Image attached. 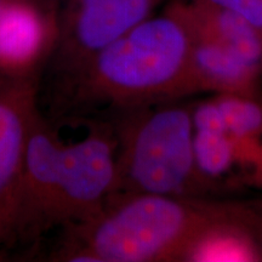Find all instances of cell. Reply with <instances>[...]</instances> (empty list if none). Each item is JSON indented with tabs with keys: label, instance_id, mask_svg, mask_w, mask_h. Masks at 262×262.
<instances>
[{
	"label": "cell",
	"instance_id": "3",
	"mask_svg": "<svg viewBox=\"0 0 262 262\" xmlns=\"http://www.w3.org/2000/svg\"><path fill=\"white\" fill-rule=\"evenodd\" d=\"M244 204L153 193H117L100 211L61 228L50 261H188L212 232L233 225L257 227Z\"/></svg>",
	"mask_w": 262,
	"mask_h": 262
},
{
	"label": "cell",
	"instance_id": "11",
	"mask_svg": "<svg viewBox=\"0 0 262 262\" xmlns=\"http://www.w3.org/2000/svg\"><path fill=\"white\" fill-rule=\"evenodd\" d=\"M229 10L262 29V0H192Z\"/></svg>",
	"mask_w": 262,
	"mask_h": 262
},
{
	"label": "cell",
	"instance_id": "2",
	"mask_svg": "<svg viewBox=\"0 0 262 262\" xmlns=\"http://www.w3.org/2000/svg\"><path fill=\"white\" fill-rule=\"evenodd\" d=\"M192 38L166 6L54 84V117L79 124L194 94Z\"/></svg>",
	"mask_w": 262,
	"mask_h": 262
},
{
	"label": "cell",
	"instance_id": "13",
	"mask_svg": "<svg viewBox=\"0 0 262 262\" xmlns=\"http://www.w3.org/2000/svg\"><path fill=\"white\" fill-rule=\"evenodd\" d=\"M3 2H4V0H0V6H2V4H3Z\"/></svg>",
	"mask_w": 262,
	"mask_h": 262
},
{
	"label": "cell",
	"instance_id": "4",
	"mask_svg": "<svg viewBox=\"0 0 262 262\" xmlns=\"http://www.w3.org/2000/svg\"><path fill=\"white\" fill-rule=\"evenodd\" d=\"M98 119L110 122L116 136L113 194L204 196L215 191L196 166L192 107L165 101Z\"/></svg>",
	"mask_w": 262,
	"mask_h": 262
},
{
	"label": "cell",
	"instance_id": "6",
	"mask_svg": "<svg viewBox=\"0 0 262 262\" xmlns=\"http://www.w3.org/2000/svg\"><path fill=\"white\" fill-rule=\"evenodd\" d=\"M60 25L31 0H4L0 6V77L39 79L56 47Z\"/></svg>",
	"mask_w": 262,
	"mask_h": 262
},
{
	"label": "cell",
	"instance_id": "5",
	"mask_svg": "<svg viewBox=\"0 0 262 262\" xmlns=\"http://www.w3.org/2000/svg\"><path fill=\"white\" fill-rule=\"evenodd\" d=\"M163 0H72L48 64L54 84L150 17Z\"/></svg>",
	"mask_w": 262,
	"mask_h": 262
},
{
	"label": "cell",
	"instance_id": "7",
	"mask_svg": "<svg viewBox=\"0 0 262 262\" xmlns=\"http://www.w3.org/2000/svg\"><path fill=\"white\" fill-rule=\"evenodd\" d=\"M39 79L0 84V247L5 245L12 196L38 107Z\"/></svg>",
	"mask_w": 262,
	"mask_h": 262
},
{
	"label": "cell",
	"instance_id": "8",
	"mask_svg": "<svg viewBox=\"0 0 262 262\" xmlns=\"http://www.w3.org/2000/svg\"><path fill=\"white\" fill-rule=\"evenodd\" d=\"M192 38L191 71L195 93L262 97V67L205 38Z\"/></svg>",
	"mask_w": 262,
	"mask_h": 262
},
{
	"label": "cell",
	"instance_id": "12",
	"mask_svg": "<svg viewBox=\"0 0 262 262\" xmlns=\"http://www.w3.org/2000/svg\"><path fill=\"white\" fill-rule=\"evenodd\" d=\"M3 80H4V78H3V77H0V84H2V81Z\"/></svg>",
	"mask_w": 262,
	"mask_h": 262
},
{
	"label": "cell",
	"instance_id": "9",
	"mask_svg": "<svg viewBox=\"0 0 262 262\" xmlns=\"http://www.w3.org/2000/svg\"><path fill=\"white\" fill-rule=\"evenodd\" d=\"M168 8L181 18L191 35L217 42L262 67V29L241 15L192 0H173Z\"/></svg>",
	"mask_w": 262,
	"mask_h": 262
},
{
	"label": "cell",
	"instance_id": "1",
	"mask_svg": "<svg viewBox=\"0 0 262 262\" xmlns=\"http://www.w3.org/2000/svg\"><path fill=\"white\" fill-rule=\"evenodd\" d=\"M88 135L64 142L57 126L38 111L10 208L5 245L38 243L55 228L79 224L113 194L117 142L104 119H86Z\"/></svg>",
	"mask_w": 262,
	"mask_h": 262
},
{
	"label": "cell",
	"instance_id": "10",
	"mask_svg": "<svg viewBox=\"0 0 262 262\" xmlns=\"http://www.w3.org/2000/svg\"><path fill=\"white\" fill-rule=\"evenodd\" d=\"M241 180L262 187V97L215 95Z\"/></svg>",
	"mask_w": 262,
	"mask_h": 262
}]
</instances>
